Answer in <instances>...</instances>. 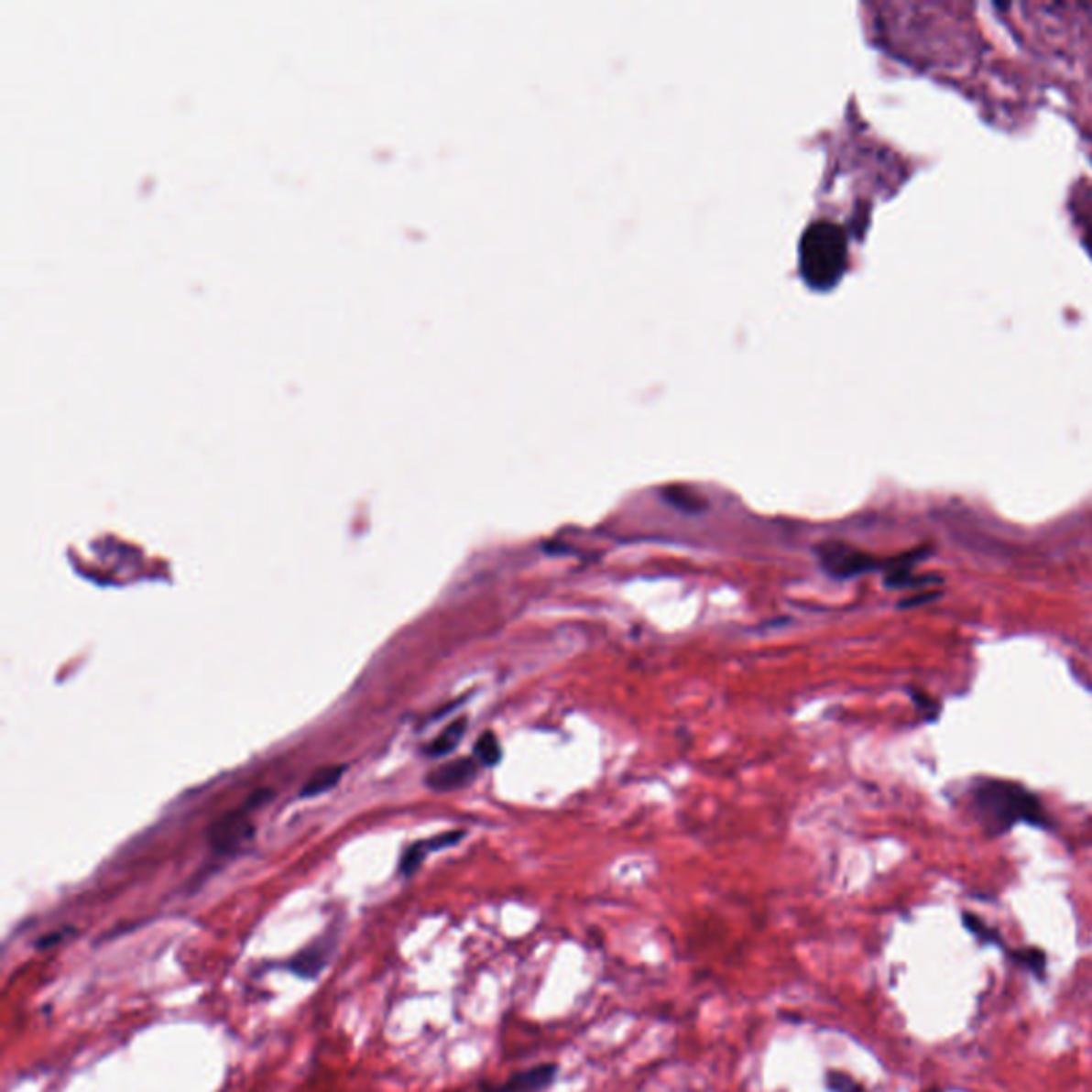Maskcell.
I'll return each instance as SVG.
<instances>
[{
	"mask_svg": "<svg viewBox=\"0 0 1092 1092\" xmlns=\"http://www.w3.org/2000/svg\"><path fill=\"white\" fill-rule=\"evenodd\" d=\"M429 851H431V849H429V843L427 841H420V843L412 845V847H410L406 851V854H404V857H401V873H404V875H412L414 870L420 867V862L425 860V856L429 854Z\"/></svg>",
	"mask_w": 1092,
	"mask_h": 1092,
	"instance_id": "7c38bea8",
	"label": "cell"
},
{
	"mask_svg": "<svg viewBox=\"0 0 1092 1092\" xmlns=\"http://www.w3.org/2000/svg\"><path fill=\"white\" fill-rule=\"evenodd\" d=\"M817 559L822 568L835 578H854L860 574H867L870 570H879L890 565L888 562H879L868 552H862L854 546L845 544L841 541H825L817 546Z\"/></svg>",
	"mask_w": 1092,
	"mask_h": 1092,
	"instance_id": "3957f363",
	"label": "cell"
},
{
	"mask_svg": "<svg viewBox=\"0 0 1092 1092\" xmlns=\"http://www.w3.org/2000/svg\"><path fill=\"white\" fill-rule=\"evenodd\" d=\"M331 952H333V944L329 939L316 941L314 945L305 947L301 954H297L290 960V971L301 975V977H316L322 971V966L327 965Z\"/></svg>",
	"mask_w": 1092,
	"mask_h": 1092,
	"instance_id": "52a82bcc",
	"label": "cell"
},
{
	"mask_svg": "<svg viewBox=\"0 0 1092 1092\" xmlns=\"http://www.w3.org/2000/svg\"><path fill=\"white\" fill-rule=\"evenodd\" d=\"M255 835V824L248 817V811H231L212 824L210 845L218 854H235L250 841Z\"/></svg>",
	"mask_w": 1092,
	"mask_h": 1092,
	"instance_id": "277c9868",
	"label": "cell"
},
{
	"mask_svg": "<svg viewBox=\"0 0 1092 1092\" xmlns=\"http://www.w3.org/2000/svg\"><path fill=\"white\" fill-rule=\"evenodd\" d=\"M847 244L838 226L815 223L804 233L801 244L803 276L815 289H828L841 278Z\"/></svg>",
	"mask_w": 1092,
	"mask_h": 1092,
	"instance_id": "7a4b0ae2",
	"label": "cell"
},
{
	"mask_svg": "<svg viewBox=\"0 0 1092 1092\" xmlns=\"http://www.w3.org/2000/svg\"><path fill=\"white\" fill-rule=\"evenodd\" d=\"M912 695H913L915 704L920 706V711L926 713V719H934V717H937V715H939V704H937V702L928 700L926 695L920 693V692H912Z\"/></svg>",
	"mask_w": 1092,
	"mask_h": 1092,
	"instance_id": "2e32d148",
	"label": "cell"
},
{
	"mask_svg": "<svg viewBox=\"0 0 1092 1092\" xmlns=\"http://www.w3.org/2000/svg\"><path fill=\"white\" fill-rule=\"evenodd\" d=\"M478 772L476 759L472 758H457L451 762L440 764L427 775V785L435 792H453L459 788H465L467 783L474 781Z\"/></svg>",
	"mask_w": 1092,
	"mask_h": 1092,
	"instance_id": "5b68a950",
	"label": "cell"
},
{
	"mask_svg": "<svg viewBox=\"0 0 1092 1092\" xmlns=\"http://www.w3.org/2000/svg\"><path fill=\"white\" fill-rule=\"evenodd\" d=\"M973 807L986 828L994 835L1011 830L1020 822L1032 825L1048 824L1042 803L1035 794H1031L1022 785L1000 781V779H988V781L975 785Z\"/></svg>",
	"mask_w": 1092,
	"mask_h": 1092,
	"instance_id": "6da1fadb",
	"label": "cell"
},
{
	"mask_svg": "<svg viewBox=\"0 0 1092 1092\" xmlns=\"http://www.w3.org/2000/svg\"><path fill=\"white\" fill-rule=\"evenodd\" d=\"M965 926L971 933L977 934L979 939H984V941H999L997 934H994L992 931H988V928L979 922V918H975V915H971V913H965Z\"/></svg>",
	"mask_w": 1092,
	"mask_h": 1092,
	"instance_id": "9a60e30c",
	"label": "cell"
},
{
	"mask_svg": "<svg viewBox=\"0 0 1092 1092\" xmlns=\"http://www.w3.org/2000/svg\"><path fill=\"white\" fill-rule=\"evenodd\" d=\"M474 753H476L478 762L483 766H496L499 759H502V747H499V740L493 732H483L476 740V745H474Z\"/></svg>",
	"mask_w": 1092,
	"mask_h": 1092,
	"instance_id": "8fae6325",
	"label": "cell"
},
{
	"mask_svg": "<svg viewBox=\"0 0 1092 1092\" xmlns=\"http://www.w3.org/2000/svg\"><path fill=\"white\" fill-rule=\"evenodd\" d=\"M664 497L668 504L674 506V508L681 512H687V515H698V512L706 510L704 499L698 497L692 491L682 489V486H671V489L664 491Z\"/></svg>",
	"mask_w": 1092,
	"mask_h": 1092,
	"instance_id": "30bf717a",
	"label": "cell"
},
{
	"mask_svg": "<svg viewBox=\"0 0 1092 1092\" xmlns=\"http://www.w3.org/2000/svg\"><path fill=\"white\" fill-rule=\"evenodd\" d=\"M934 597H939L937 591H931V594H920L915 597H909V600H902L901 602V608H912L913 604H924V602H931Z\"/></svg>",
	"mask_w": 1092,
	"mask_h": 1092,
	"instance_id": "e0dca14e",
	"label": "cell"
},
{
	"mask_svg": "<svg viewBox=\"0 0 1092 1092\" xmlns=\"http://www.w3.org/2000/svg\"><path fill=\"white\" fill-rule=\"evenodd\" d=\"M825 1087L830 1088V1092H864L862 1084H857L854 1077L841 1074V1071H830L828 1077H825Z\"/></svg>",
	"mask_w": 1092,
	"mask_h": 1092,
	"instance_id": "4fadbf2b",
	"label": "cell"
},
{
	"mask_svg": "<svg viewBox=\"0 0 1092 1092\" xmlns=\"http://www.w3.org/2000/svg\"><path fill=\"white\" fill-rule=\"evenodd\" d=\"M344 766L340 764H333V766H322V769H318L316 772H311V777L305 781V785L301 788V796H321L324 792L333 790L337 783H340V779L344 775Z\"/></svg>",
	"mask_w": 1092,
	"mask_h": 1092,
	"instance_id": "ba28073f",
	"label": "cell"
},
{
	"mask_svg": "<svg viewBox=\"0 0 1092 1092\" xmlns=\"http://www.w3.org/2000/svg\"><path fill=\"white\" fill-rule=\"evenodd\" d=\"M1013 958L1022 962L1031 968V971L1035 973H1042L1043 971V954L1039 950H1022V952H1013Z\"/></svg>",
	"mask_w": 1092,
	"mask_h": 1092,
	"instance_id": "5bb4252c",
	"label": "cell"
},
{
	"mask_svg": "<svg viewBox=\"0 0 1092 1092\" xmlns=\"http://www.w3.org/2000/svg\"><path fill=\"white\" fill-rule=\"evenodd\" d=\"M465 724H467L465 719H457V721H453L451 726H446L444 732L438 734V737L433 738V743L429 745V749H427L429 756L442 758V756H446V753H451L454 747L461 743V738H464Z\"/></svg>",
	"mask_w": 1092,
	"mask_h": 1092,
	"instance_id": "9c48e42d",
	"label": "cell"
},
{
	"mask_svg": "<svg viewBox=\"0 0 1092 1092\" xmlns=\"http://www.w3.org/2000/svg\"><path fill=\"white\" fill-rule=\"evenodd\" d=\"M557 1076V1065L546 1063L515 1074L497 1087H483V1092H538L549 1088Z\"/></svg>",
	"mask_w": 1092,
	"mask_h": 1092,
	"instance_id": "8992f818",
	"label": "cell"
}]
</instances>
